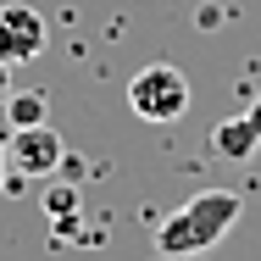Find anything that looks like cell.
I'll list each match as a JSON object with an SVG mask.
<instances>
[{"instance_id": "obj_1", "label": "cell", "mask_w": 261, "mask_h": 261, "mask_svg": "<svg viewBox=\"0 0 261 261\" xmlns=\"http://www.w3.org/2000/svg\"><path fill=\"white\" fill-rule=\"evenodd\" d=\"M239 211H245V200H239L233 189H200V195H189L178 211H167L156 222V250L167 261L206 256L211 245H222V239L239 228Z\"/></svg>"}, {"instance_id": "obj_2", "label": "cell", "mask_w": 261, "mask_h": 261, "mask_svg": "<svg viewBox=\"0 0 261 261\" xmlns=\"http://www.w3.org/2000/svg\"><path fill=\"white\" fill-rule=\"evenodd\" d=\"M128 111L139 117V122H178L184 111H189V78L178 72V67H167V61H150V67H139L134 78H128Z\"/></svg>"}, {"instance_id": "obj_3", "label": "cell", "mask_w": 261, "mask_h": 261, "mask_svg": "<svg viewBox=\"0 0 261 261\" xmlns=\"http://www.w3.org/2000/svg\"><path fill=\"white\" fill-rule=\"evenodd\" d=\"M6 161H11L17 178H50V172H61V161H67V145H61V134H56L50 122L11 128L6 134Z\"/></svg>"}, {"instance_id": "obj_4", "label": "cell", "mask_w": 261, "mask_h": 261, "mask_svg": "<svg viewBox=\"0 0 261 261\" xmlns=\"http://www.w3.org/2000/svg\"><path fill=\"white\" fill-rule=\"evenodd\" d=\"M45 39H50V28L34 6H22V0L0 6V61L6 67H22V61L45 56Z\"/></svg>"}, {"instance_id": "obj_5", "label": "cell", "mask_w": 261, "mask_h": 261, "mask_svg": "<svg viewBox=\"0 0 261 261\" xmlns=\"http://www.w3.org/2000/svg\"><path fill=\"white\" fill-rule=\"evenodd\" d=\"M261 150V100L239 117H228L217 134H211V156L217 161H250Z\"/></svg>"}, {"instance_id": "obj_6", "label": "cell", "mask_w": 261, "mask_h": 261, "mask_svg": "<svg viewBox=\"0 0 261 261\" xmlns=\"http://www.w3.org/2000/svg\"><path fill=\"white\" fill-rule=\"evenodd\" d=\"M6 111H11V128H34V122H45V100H39V95H11Z\"/></svg>"}, {"instance_id": "obj_7", "label": "cell", "mask_w": 261, "mask_h": 261, "mask_svg": "<svg viewBox=\"0 0 261 261\" xmlns=\"http://www.w3.org/2000/svg\"><path fill=\"white\" fill-rule=\"evenodd\" d=\"M45 206H50V217L61 222V228H72V211H78V189H50V195H45Z\"/></svg>"}, {"instance_id": "obj_8", "label": "cell", "mask_w": 261, "mask_h": 261, "mask_svg": "<svg viewBox=\"0 0 261 261\" xmlns=\"http://www.w3.org/2000/svg\"><path fill=\"white\" fill-rule=\"evenodd\" d=\"M11 95H17V89H11V67H6V61H0V106L11 100Z\"/></svg>"}, {"instance_id": "obj_9", "label": "cell", "mask_w": 261, "mask_h": 261, "mask_svg": "<svg viewBox=\"0 0 261 261\" xmlns=\"http://www.w3.org/2000/svg\"><path fill=\"white\" fill-rule=\"evenodd\" d=\"M6 178H11V161H6V134H0V189H6Z\"/></svg>"}]
</instances>
